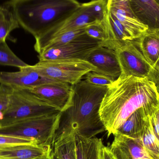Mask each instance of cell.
Here are the masks:
<instances>
[{
	"label": "cell",
	"instance_id": "obj_1",
	"mask_svg": "<svg viewBox=\"0 0 159 159\" xmlns=\"http://www.w3.org/2000/svg\"><path fill=\"white\" fill-rule=\"evenodd\" d=\"M159 104L158 91L154 82L121 75L108 86L99 113L109 136L134 111L141 108L152 110Z\"/></svg>",
	"mask_w": 159,
	"mask_h": 159
},
{
	"label": "cell",
	"instance_id": "obj_2",
	"mask_svg": "<svg viewBox=\"0 0 159 159\" xmlns=\"http://www.w3.org/2000/svg\"><path fill=\"white\" fill-rule=\"evenodd\" d=\"M107 88L93 85L86 80L73 85L71 103L61 112L55 137L69 129L75 130L76 134L87 139L105 131L99 111Z\"/></svg>",
	"mask_w": 159,
	"mask_h": 159
},
{
	"label": "cell",
	"instance_id": "obj_3",
	"mask_svg": "<svg viewBox=\"0 0 159 159\" xmlns=\"http://www.w3.org/2000/svg\"><path fill=\"white\" fill-rule=\"evenodd\" d=\"M4 5L20 26L36 39L71 16L81 3L77 0H9Z\"/></svg>",
	"mask_w": 159,
	"mask_h": 159
},
{
	"label": "cell",
	"instance_id": "obj_4",
	"mask_svg": "<svg viewBox=\"0 0 159 159\" xmlns=\"http://www.w3.org/2000/svg\"><path fill=\"white\" fill-rule=\"evenodd\" d=\"M61 112L21 120L0 127V134L35 140L39 145L52 147Z\"/></svg>",
	"mask_w": 159,
	"mask_h": 159
},
{
	"label": "cell",
	"instance_id": "obj_5",
	"mask_svg": "<svg viewBox=\"0 0 159 159\" xmlns=\"http://www.w3.org/2000/svg\"><path fill=\"white\" fill-rule=\"evenodd\" d=\"M59 112L29 90L13 88L9 106L2 115L0 124L5 126L21 120Z\"/></svg>",
	"mask_w": 159,
	"mask_h": 159
},
{
	"label": "cell",
	"instance_id": "obj_6",
	"mask_svg": "<svg viewBox=\"0 0 159 159\" xmlns=\"http://www.w3.org/2000/svg\"><path fill=\"white\" fill-rule=\"evenodd\" d=\"M32 66L49 79L72 85L77 84L88 73L96 70L88 61L79 59L41 61Z\"/></svg>",
	"mask_w": 159,
	"mask_h": 159
},
{
	"label": "cell",
	"instance_id": "obj_7",
	"mask_svg": "<svg viewBox=\"0 0 159 159\" xmlns=\"http://www.w3.org/2000/svg\"><path fill=\"white\" fill-rule=\"evenodd\" d=\"M102 42L93 39L85 33L61 46L50 48L39 54L41 61L51 60L79 59L85 60L88 55Z\"/></svg>",
	"mask_w": 159,
	"mask_h": 159
},
{
	"label": "cell",
	"instance_id": "obj_8",
	"mask_svg": "<svg viewBox=\"0 0 159 159\" xmlns=\"http://www.w3.org/2000/svg\"><path fill=\"white\" fill-rule=\"evenodd\" d=\"M98 22L88 12L83 4L71 16L60 22L39 38L35 39L34 48L40 54L48 42L64 33L79 28L87 27L90 24Z\"/></svg>",
	"mask_w": 159,
	"mask_h": 159
},
{
	"label": "cell",
	"instance_id": "obj_9",
	"mask_svg": "<svg viewBox=\"0 0 159 159\" xmlns=\"http://www.w3.org/2000/svg\"><path fill=\"white\" fill-rule=\"evenodd\" d=\"M134 41L116 50L121 68V75L137 78H148L152 67Z\"/></svg>",
	"mask_w": 159,
	"mask_h": 159
},
{
	"label": "cell",
	"instance_id": "obj_10",
	"mask_svg": "<svg viewBox=\"0 0 159 159\" xmlns=\"http://www.w3.org/2000/svg\"><path fill=\"white\" fill-rule=\"evenodd\" d=\"M28 90L61 112L70 106L73 85L63 82H52Z\"/></svg>",
	"mask_w": 159,
	"mask_h": 159
},
{
	"label": "cell",
	"instance_id": "obj_11",
	"mask_svg": "<svg viewBox=\"0 0 159 159\" xmlns=\"http://www.w3.org/2000/svg\"><path fill=\"white\" fill-rule=\"evenodd\" d=\"M107 10L117 19L133 40L147 32L148 27L139 21L133 12L129 0H107Z\"/></svg>",
	"mask_w": 159,
	"mask_h": 159
},
{
	"label": "cell",
	"instance_id": "obj_12",
	"mask_svg": "<svg viewBox=\"0 0 159 159\" xmlns=\"http://www.w3.org/2000/svg\"><path fill=\"white\" fill-rule=\"evenodd\" d=\"M85 61L95 67V72L108 76L114 80L117 79L121 75V68L115 50L101 46L92 51Z\"/></svg>",
	"mask_w": 159,
	"mask_h": 159
},
{
	"label": "cell",
	"instance_id": "obj_13",
	"mask_svg": "<svg viewBox=\"0 0 159 159\" xmlns=\"http://www.w3.org/2000/svg\"><path fill=\"white\" fill-rule=\"evenodd\" d=\"M16 72H0V83L9 85L13 88L31 89L46 83L57 82L38 72L32 65L20 68Z\"/></svg>",
	"mask_w": 159,
	"mask_h": 159
},
{
	"label": "cell",
	"instance_id": "obj_14",
	"mask_svg": "<svg viewBox=\"0 0 159 159\" xmlns=\"http://www.w3.org/2000/svg\"><path fill=\"white\" fill-rule=\"evenodd\" d=\"M110 150L116 159H153L144 148L140 139L114 134Z\"/></svg>",
	"mask_w": 159,
	"mask_h": 159
},
{
	"label": "cell",
	"instance_id": "obj_15",
	"mask_svg": "<svg viewBox=\"0 0 159 159\" xmlns=\"http://www.w3.org/2000/svg\"><path fill=\"white\" fill-rule=\"evenodd\" d=\"M130 6L148 31L159 33V4L156 0H129Z\"/></svg>",
	"mask_w": 159,
	"mask_h": 159
},
{
	"label": "cell",
	"instance_id": "obj_16",
	"mask_svg": "<svg viewBox=\"0 0 159 159\" xmlns=\"http://www.w3.org/2000/svg\"><path fill=\"white\" fill-rule=\"evenodd\" d=\"M52 150L37 144L14 146L0 150V159H50Z\"/></svg>",
	"mask_w": 159,
	"mask_h": 159
},
{
	"label": "cell",
	"instance_id": "obj_17",
	"mask_svg": "<svg viewBox=\"0 0 159 159\" xmlns=\"http://www.w3.org/2000/svg\"><path fill=\"white\" fill-rule=\"evenodd\" d=\"M153 110L141 108L134 111L120 125L115 134H118L134 139H140L149 114Z\"/></svg>",
	"mask_w": 159,
	"mask_h": 159
},
{
	"label": "cell",
	"instance_id": "obj_18",
	"mask_svg": "<svg viewBox=\"0 0 159 159\" xmlns=\"http://www.w3.org/2000/svg\"><path fill=\"white\" fill-rule=\"evenodd\" d=\"M76 133L69 129L56 136L52 145L53 153L58 159H77Z\"/></svg>",
	"mask_w": 159,
	"mask_h": 159
},
{
	"label": "cell",
	"instance_id": "obj_19",
	"mask_svg": "<svg viewBox=\"0 0 159 159\" xmlns=\"http://www.w3.org/2000/svg\"><path fill=\"white\" fill-rule=\"evenodd\" d=\"M134 43L153 67L159 59V33L147 31Z\"/></svg>",
	"mask_w": 159,
	"mask_h": 159
},
{
	"label": "cell",
	"instance_id": "obj_20",
	"mask_svg": "<svg viewBox=\"0 0 159 159\" xmlns=\"http://www.w3.org/2000/svg\"><path fill=\"white\" fill-rule=\"evenodd\" d=\"M77 159H100L99 148L101 139H87L76 134Z\"/></svg>",
	"mask_w": 159,
	"mask_h": 159
},
{
	"label": "cell",
	"instance_id": "obj_21",
	"mask_svg": "<svg viewBox=\"0 0 159 159\" xmlns=\"http://www.w3.org/2000/svg\"><path fill=\"white\" fill-rule=\"evenodd\" d=\"M19 27L11 9L5 5L0 6V43L6 42L10 33Z\"/></svg>",
	"mask_w": 159,
	"mask_h": 159
},
{
	"label": "cell",
	"instance_id": "obj_22",
	"mask_svg": "<svg viewBox=\"0 0 159 159\" xmlns=\"http://www.w3.org/2000/svg\"><path fill=\"white\" fill-rule=\"evenodd\" d=\"M140 140L143 147L149 156L153 159H159V141L154 133L149 114Z\"/></svg>",
	"mask_w": 159,
	"mask_h": 159
},
{
	"label": "cell",
	"instance_id": "obj_23",
	"mask_svg": "<svg viewBox=\"0 0 159 159\" xmlns=\"http://www.w3.org/2000/svg\"><path fill=\"white\" fill-rule=\"evenodd\" d=\"M0 65L20 69L28 65L21 60L9 48L6 42L0 43Z\"/></svg>",
	"mask_w": 159,
	"mask_h": 159
},
{
	"label": "cell",
	"instance_id": "obj_24",
	"mask_svg": "<svg viewBox=\"0 0 159 159\" xmlns=\"http://www.w3.org/2000/svg\"><path fill=\"white\" fill-rule=\"evenodd\" d=\"M86 27L70 31L57 36L48 43L47 44L44 48L42 52L50 48L61 46L71 42L78 36L85 34L86 33L85 31Z\"/></svg>",
	"mask_w": 159,
	"mask_h": 159
},
{
	"label": "cell",
	"instance_id": "obj_25",
	"mask_svg": "<svg viewBox=\"0 0 159 159\" xmlns=\"http://www.w3.org/2000/svg\"><path fill=\"white\" fill-rule=\"evenodd\" d=\"M82 4L96 21L102 22L106 19L107 13V0H92Z\"/></svg>",
	"mask_w": 159,
	"mask_h": 159
},
{
	"label": "cell",
	"instance_id": "obj_26",
	"mask_svg": "<svg viewBox=\"0 0 159 159\" xmlns=\"http://www.w3.org/2000/svg\"><path fill=\"white\" fill-rule=\"evenodd\" d=\"M105 20L102 22H94L85 28L86 34L91 38L102 42L103 47L105 46L108 40V31Z\"/></svg>",
	"mask_w": 159,
	"mask_h": 159
},
{
	"label": "cell",
	"instance_id": "obj_27",
	"mask_svg": "<svg viewBox=\"0 0 159 159\" xmlns=\"http://www.w3.org/2000/svg\"><path fill=\"white\" fill-rule=\"evenodd\" d=\"M26 144H38V143L34 139L0 134V150L10 147Z\"/></svg>",
	"mask_w": 159,
	"mask_h": 159
},
{
	"label": "cell",
	"instance_id": "obj_28",
	"mask_svg": "<svg viewBox=\"0 0 159 159\" xmlns=\"http://www.w3.org/2000/svg\"><path fill=\"white\" fill-rule=\"evenodd\" d=\"M13 89V87L9 85L0 83V120L9 106Z\"/></svg>",
	"mask_w": 159,
	"mask_h": 159
},
{
	"label": "cell",
	"instance_id": "obj_29",
	"mask_svg": "<svg viewBox=\"0 0 159 159\" xmlns=\"http://www.w3.org/2000/svg\"><path fill=\"white\" fill-rule=\"evenodd\" d=\"M85 76L86 78L85 80L90 84L96 86L108 87L115 81L110 77L94 71L90 72Z\"/></svg>",
	"mask_w": 159,
	"mask_h": 159
},
{
	"label": "cell",
	"instance_id": "obj_30",
	"mask_svg": "<svg viewBox=\"0 0 159 159\" xmlns=\"http://www.w3.org/2000/svg\"><path fill=\"white\" fill-rule=\"evenodd\" d=\"M149 117L155 135L159 141V104L149 114Z\"/></svg>",
	"mask_w": 159,
	"mask_h": 159
},
{
	"label": "cell",
	"instance_id": "obj_31",
	"mask_svg": "<svg viewBox=\"0 0 159 159\" xmlns=\"http://www.w3.org/2000/svg\"><path fill=\"white\" fill-rule=\"evenodd\" d=\"M99 157L100 159H116L109 147L105 146L102 142L99 148Z\"/></svg>",
	"mask_w": 159,
	"mask_h": 159
},
{
	"label": "cell",
	"instance_id": "obj_32",
	"mask_svg": "<svg viewBox=\"0 0 159 159\" xmlns=\"http://www.w3.org/2000/svg\"><path fill=\"white\" fill-rule=\"evenodd\" d=\"M148 78L154 82L157 86H159V59L152 67Z\"/></svg>",
	"mask_w": 159,
	"mask_h": 159
},
{
	"label": "cell",
	"instance_id": "obj_33",
	"mask_svg": "<svg viewBox=\"0 0 159 159\" xmlns=\"http://www.w3.org/2000/svg\"><path fill=\"white\" fill-rule=\"evenodd\" d=\"M50 159H58L56 156H55L54 153H53V150H52V153H51V157Z\"/></svg>",
	"mask_w": 159,
	"mask_h": 159
},
{
	"label": "cell",
	"instance_id": "obj_34",
	"mask_svg": "<svg viewBox=\"0 0 159 159\" xmlns=\"http://www.w3.org/2000/svg\"><path fill=\"white\" fill-rule=\"evenodd\" d=\"M157 88L158 91V93L159 94V86H157Z\"/></svg>",
	"mask_w": 159,
	"mask_h": 159
},
{
	"label": "cell",
	"instance_id": "obj_35",
	"mask_svg": "<svg viewBox=\"0 0 159 159\" xmlns=\"http://www.w3.org/2000/svg\"><path fill=\"white\" fill-rule=\"evenodd\" d=\"M156 1L159 4V0H156Z\"/></svg>",
	"mask_w": 159,
	"mask_h": 159
},
{
	"label": "cell",
	"instance_id": "obj_36",
	"mask_svg": "<svg viewBox=\"0 0 159 159\" xmlns=\"http://www.w3.org/2000/svg\"><path fill=\"white\" fill-rule=\"evenodd\" d=\"M1 127V124H0V127Z\"/></svg>",
	"mask_w": 159,
	"mask_h": 159
}]
</instances>
